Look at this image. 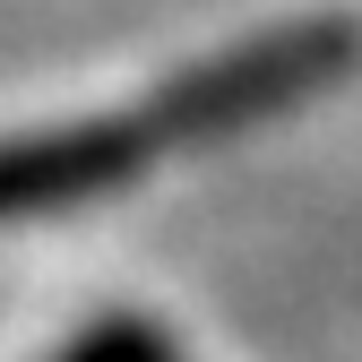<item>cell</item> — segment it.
I'll list each match as a JSON object with an SVG mask.
<instances>
[{
	"label": "cell",
	"instance_id": "obj_1",
	"mask_svg": "<svg viewBox=\"0 0 362 362\" xmlns=\"http://www.w3.org/2000/svg\"><path fill=\"white\" fill-rule=\"evenodd\" d=\"M354 61H362V35L345 18H293V26H267V35L233 43V52L164 78L139 104V121H147L156 156L164 147H216V139H242V129L285 121L293 104L328 95L337 78H354Z\"/></svg>",
	"mask_w": 362,
	"mask_h": 362
},
{
	"label": "cell",
	"instance_id": "obj_2",
	"mask_svg": "<svg viewBox=\"0 0 362 362\" xmlns=\"http://www.w3.org/2000/svg\"><path fill=\"white\" fill-rule=\"evenodd\" d=\"M156 139L147 121H61V129H18L0 139V224H26V216H61L86 199H112L147 173Z\"/></svg>",
	"mask_w": 362,
	"mask_h": 362
},
{
	"label": "cell",
	"instance_id": "obj_3",
	"mask_svg": "<svg viewBox=\"0 0 362 362\" xmlns=\"http://www.w3.org/2000/svg\"><path fill=\"white\" fill-rule=\"evenodd\" d=\"M61 362H173V337L147 320H95Z\"/></svg>",
	"mask_w": 362,
	"mask_h": 362
}]
</instances>
